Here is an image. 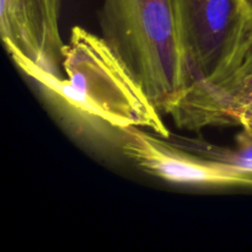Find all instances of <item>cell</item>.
Listing matches in <instances>:
<instances>
[{
  "label": "cell",
  "instance_id": "obj_1",
  "mask_svg": "<svg viewBox=\"0 0 252 252\" xmlns=\"http://www.w3.org/2000/svg\"><path fill=\"white\" fill-rule=\"evenodd\" d=\"M63 73H38L31 79L84 129L113 143L129 128L169 139L161 112L102 36L74 27L64 47Z\"/></svg>",
  "mask_w": 252,
  "mask_h": 252
},
{
  "label": "cell",
  "instance_id": "obj_2",
  "mask_svg": "<svg viewBox=\"0 0 252 252\" xmlns=\"http://www.w3.org/2000/svg\"><path fill=\"white\" fill-rule=\"evenodd\" d=\"M101 36L161 113L189 89L176 0H103Z\"/></svg>",
  "mask_w": 252,
  "mask_h": 252
},
{
  "label": "cell",
  "instance_id": "obj_3",
  "mask_svg": "<svg viewBox=\"0 0 252 252\" xmlns=\"http://www.w3.org/2000/svg\"><path fill=\"white\" fill-rule=\"evenodd\" d=\"M189 88L230 70L252 34L243 0H176Z\"/></svg>",
  "mask_w": 252,
  "mask_h": 252
},
{
  "label": "cell",
  "instance_id": "obj_4",
  "mask_svg": "<svg viewBox=\"0 0 252 252\" xmlns=\"http://www.w3.org/2000/svg\"><path fill=\"white\" fill-rule=\"evenodd\" d=\"M61 0H0V33L7 53L27 76H64L59 32Z\"/></svg>",
  "mask_w": 252,
  "mask_h": 252
},
{
  "label": "cell",
  "instance_id": "obj_5",
  "mask_svg": "<svg viewBox=\"0 0 252 252\" xmlns=\"http://www.w3.org/2000/svg\"><path fill=\"white\" fill-rule=\"evenodd\" d=\"M252 103V37L230 70L192 85L169 113L181 129L201 130L235 125L236 115Z\"/></svg>",
  "mask_w": 252,
  "mask_h": 252
},
{
  "label": "cell",
  "instance_id": "obj_6",
  "mask_svg": "<svg viewBox=\"0 0 252 252\" xmlns=\"http://www.w3.org/2000/svg\"><path fill=\"white\" fill-rule=\"evenodd\" d=\"M235 143L234 148L213 145L196 139H181L179 142L176 139L175 144L197 155L231 165L233 167L252 174V129L241 128Z\"/></svg>",
  "mask_w": 252,
  "mask_h": 252
},
{
  "label": "cell",
  "instance_id": "obj_7",
  "mask_svg": "<svg viewBox=\"0 0 252 252\" xmlns=\"http://www.w3.org/2000/svg\"><path fill=\"white\" fill-rule=\"evenodd\" d=\"M235 125L240 126L241 128H249L252 129V103L244 107L240 112L236 115Z\"/></svg>",
  "mask_w": 252,
  "mask_h": 252
},
{
  "label": "cell",
  "instance_id": "obj_8",
  "mask_svg": "<svg viewBox=\"0 0 252 252\" xmlns=\"http://www.w3.org/2000/svg\"><path fill=\"white\" fill-rule=\"evenodd\" d=\"M244 5H245L246 10H248L249 15L252 17V0H243Z\"/></svg>",
  "mask_w": 252,
  "mask_h": 252
},
{
  "label": "cell",
  "instance_id": "obj_9",
  "mask_svg": "<svg viewBox=\"0 0 252 252\" xmlns=\"http://www.w3.org/2000/svg\"><path fill=\"white\" fill-rule=\"evenodd\" d=\"M251 37H252V34H251Z\"/></svg>",
  "mask_w": 252,
  "mask_h": 252
}]
</instances>
